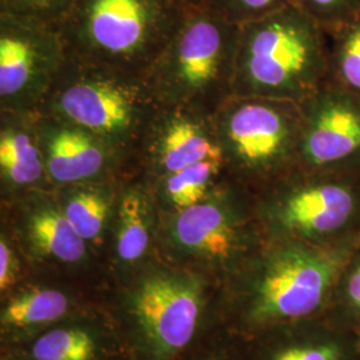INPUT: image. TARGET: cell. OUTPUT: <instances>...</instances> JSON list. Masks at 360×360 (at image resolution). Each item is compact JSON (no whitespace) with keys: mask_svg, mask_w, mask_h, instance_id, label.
<instances>
[{"mask_svg":"<svg viewBox=\"0 0 360 360\" xmlns=\"http://www.w3.org/2000/svg\"><path fill=\"white\" fill-rule=\"evenodd\" d=\"M74 3L75 0H0V13L32 19L58 28Z\"/></svg>","mask_w":360,"mask_h":360,"instance_id":"27","label":"cell"},{"mask_svg":"<svg viewBox=\"0 0 360 360\" xmlns=\"http://www.w3.org/2000/svg\"><path fill=\"white\" fill-rule=\"evenodd\" d=\"M247 340V360H360V336L326 315L278 326Z\"/></svg>","mask_w":360,"mask_h":360,"instance_id":"18","label":"cell"},{"mask_svg":"<svg viewBox=\"0 0 360 360\" xmlns=\"http://www.w3.org/2000/svg\"><path fill=\"white\" fill-rule=\"evenodd\" d=\"M296 4L295 0H200L199 6L219 18L243 26Z\"/></svg>","mask_w":360,"mask_h":360,"instance_id":"25","label":"cell"},{"mask_svg":"<svg viewBox=\"0 0 360 360\" xmlns=\"http://www.w3.org/2000/svg\"><path fill=\"white\" fill-rule=\"evenodd\" d=\"M227 179L224 160L210 158L147 183L159 212L174 214L202 203Z\"/></svg>","mask_w":360,"mask_h":360,"instance_id":"21","label":"cell"},{"mask_svg":"<svg viewBox=\"0 0 360 360\" xmlns=\"http://www.w3.org/2000/svg\"><path fill=\"white\" fill-rule=\"evenodd\" d=\"M35 274L8 226L0 221V297Z\"/></svg>","mask_w":360,"mask_h":360,"instance_id":"26","label":"cell"},{"mask_svg":"<svg viewBox=\"0 0 360 360\" xmlns=\"http://www.w3.org/2000/svg\"><path fill=\"white\" fill-rule=\"evenodd\" d=\"M303 11L324 30L343 25L360 16V0H295Z\"/></svg>","mask_w":360,"mask_h":360,"instance_id":"28","label":"cell"},{"mask_svg":"<svg viewBox=\"0 0 360 360\" xmlns=\"http://www.w3.org/2000/svg\"><path fill=\"white\" fill-rule=\"evenodd\" d=\"M158 223L159 210L148 183L139 174L123 180L105 257L111 285L126 282L158 257Z\"/></svg>","mask_w":360,"mask_h":360,"instance_id":"16","label":"cell"},{"mask_svg":"<svg viewBox=\"0 0 360 360\" xmlns=\"http://www.w3.org/2000/svg\"><path fill=\"white\" fill-rule=\"evenodd\" d=\"M179 360H247V340L215 323Z\"/></svg>","mask_w":360,"mask_h":360,"instance_id":"24","label":"cell"},{"mask_svg":"<svg viewBox=\"0 0 360 360\" xmlns=\"http://www.w3.org/2000/svg\"><path fill=\"white\" fill-rule=\"evenodd\" d=\"M360 239L342 245L267 240L220 287L217 321L250 339L290 323L323 316Z\"/></svg>","mask_w":360,"mask_h":360,"instance_id":"1","label":"cell"},{"mask_svg":"<svg viewBox=\"0 0 360 360\" xmlns=\"http://www.w3.org/2000/svg\"><path fill=\"white\" fill-rule=\"evenodd\" d=\"M0 221L8 226L35 272L110 291L103 260L70 224L53 190L0 203Z\"/></svg>","mask_w":360,"mask_h":360,"instance_id":"10","label":"cell"},{"mask_svg":"<svg viewBox=\"0 0 360 360\" xmlns=\"http://www.w3.org/2000/svg\"><path fill=\"white\" fill-rule=\"evenodd\" d=\"M19 348L28 360H129L107 297Z\"/></svg>","mask_w":360,"mask_h":360,"instance_id":"17","label":"cell"},{"mask_svg":"<svg viewBox=\"0 0 360 360\" xmlns=\"http://www.w3.org/2000/svg\"><path fill=\"white\" fill-rule=\"evenodd\" d=\"M254 195L267 240L328 247L360 239V175L295 168Z\"/></svg>","mask_w":360,"mask_h":360,"instance_id":"8","label":"cell"},{"mask_svg":"<svg viewBox=\"0 0 360 360\" xmlns=\"http://www.w3.org/2000/svg\"><path fill=\"white\" fill-rule=\"evenodd\" d=\"M35 127L53 190L136 175L126 155L71 122L37 114Z\"/></svg>","mask_w":360,"mask_h":360,"instance_id":"15","label":"cell"},{"mask_svg":"<svg viewBox=\"0 0 360 360\" xmlns=\"http://www.w3.org/2000/svg\"><path fill=\"white\" fill-rule=\"evenodd\" d=\"M327 32V82L360 98V16Z\"/></svg>","mask_w":360,"mask_h":360,"instance_id":"22","label":"cell"},{"mask_svg":"<svg viewBox=\"0 0 360 360\" xmlns=\"http://www.w3.org/2000/svg\"><path fill=\"white\" fill-rule=\"evenodd\" d=\"M266 242L255 195L230 178L196 206L159 212L158 257L200 272L220 285Z\"/></svg>","mask_w":360,"mask_h":360,"instance_id":"5","label":"cell"},{"mask_svg":"<svg viewBox=\"0 0 360 360\" xmlns=\"http://www.w3.org/2000/svg\"><path fill=\"white\" fill-rule=\"evenodd\" d=\"M0 360H28L20 348L0 349Z\"/></svg>","mask_w":360,"mask_h":360,"instance_id":"29","label":"cell"},{"mask_svg":"<svg viewBox=\"0 0 360 360\" xmlns=\"http://www.w3.org/2000/svg\"><path fill=\"white\" fill-rule=\"evenodd\" d=\"M220 284L156 257L123 283L107 304L129 360H179L217 321Z\"/></svg>","mask_w":360,"mask_h":360,"instance_id":"2","label":"cell"},{"mask_svg":"<svg viewBox=\"0 0 360 360\" xmlns=\"http://www.w3.org/2000/svg\"><path fill=\"white\" fill-rule=\"evenodd\" d=\"M158 108L146 77L83 65L67 56L37 114L90 131L126 155L135 172L134 156Z\"/></svg>","mask_w":360,"mask_h":360,"instance_id":"7","label":"cell"},{"mask_svg":"<svg viewBox=\"0 0 360 360\" xmlns=\"http://www.w3.org/2000/svg\"><path fill=\"white\" fill-rule=\"evenodd\" d=\"M240 26L200 6L187 7L146 75L159 105L214 116L233 96Z\"/></svg>","mask_w":360,"mask_h":360,"instance_id":"6","label":"cell"},{"mask_svg":"<svg viewBox=\"0 0 360 360\" xmlns=\"http://www.w3.org/2000/svg\"><path fill=\"white\" fill-rule=\"evenodd\" d=\"M297 168L360 175V98L324 82L300 104Z\"/></svg>","mask_w":360,"mask_h":360,"instance_id":"12","label":"cell"},{"mask_svg":"<svg viewBox=\"0 0 360 360\" xmlns=\"http://www.w3.org/2000/svg\"><path fill=\"white\" fill-rule=\"evenodd\" d=\"M327 80V32L292 4L240 26L233 95L302 104Z\"/></svg>","mask_w":360,"mask_h":360,"instance_id":"3","label":"cell"},{"mask_svg":"<svg viewBox=\"0 0 360 360\" xmlns=\"http://www.w3.org/2000/svg\"><path fill=\"white\" fill-rule=\"evenodd\" d=\"M65 62L56 27L0 13V111L37 114Z\"/></svg>","mask_w":360,"mask_h":360,"instance_id":"11","label":"cell"},{"mask_svg":"<svg viewBox=\"0 0 360 360\" xmlns=\"http://www.w3.org/2000/svg\"><path fill=\"white\" fill-rule=\"evenodd\" d=\"M212 122L229 178L251 193L297 168L300 104L233 95Z\"/></svg>","mask_w":360,"mask_h":360,"instance_id":"9","label":"cell"},{"mask_svg":"<svg viewBox=\"0 0 360 360\" xmlns=\"http://www.w3.org/2000/svg\"><path fill=\"white\" fill-rule=\"evenodd\" d=\"M108 291L35 272L0 297V349L23 347L38 335L103 303Z\"/></svg>","mask_w":360,"mask_h":360,"instance_id":"13","label":"cell"},{"mask_svg":"<svg viewBox=\"0 0 360 360\" xmlns=\"http://www.w3.org/2000/svg\"><path fill=\"white\" fill-rule=\"evenodd\" d=\"M37 114L0 111V203L53 190L35 127Z\"/></svg>","mask_w":360,"mask_h":360,"instance_id":"19","label":"cell"},{"mask_svg":"<svg viewBox=\"0 0 360 360\" xmlns=\"http://www.w3.org/2000/svg\"><path fill=\"white\" fill-rule=\"evenodd\" d=\"M126 178L96 180L55 188L65 218L105 264L117 196ZM107 269V267H105Z\"/></svg>","mask_w":360,"mask_h":360,"instance_id":"20","label":"cell"},{"mask_svg":"<svg viewBox=\"0 0 360 360\" xmlns=\"http://www.w3.org/2000/svg\"><path fill=\"white\" fill-rule=\"evenodd\" d=\"M184 11L174 0H75L58 31L68 58L146 77Z\"/></svg>","mask_w":360,"mask_h":360,"instance_id":"4","label":"cell"},{"mask_svg":"<svg viewBox=\"0 0 360 360\" xmlns=\"http://www.w3.org/2000/svg\"><path fill=\"white\" fill-rule=\"evenodd\" d=\"M174 1H176L181 7L187 8V7H193V6H199L200 0H174Z\"/></svg>","mask_w":360,"mask_h":360,"instance_id":"30","label":"cell"},{"mask_svg":"<svg viewBox=\"0 0 360 360\" xmlns=\"http://www.w3.org/2000/svg\"><path fill=\"white\" fill-rule=\"evenodd\" d=\"M210 158H221L212 116L159 105L136 148L134 169L153 181Z\"/></svg>","mask_w":360,"mask_h":360,"instance_id":"14","label":"cell"},{"mask_svg":"<svg viewBox=\"0 0 360 360\" xmlns=\"http://www.w3.org/2000/svg\"><path fill=\"white\" fill-rule=\"evenodd\" d=\"M324 315L360 336V243L355 247L340 272L330 306Z\"/></svg>","mask_w":360,"mask_h":360,"instance_id":"23","label":"cell"}]
</instances>
